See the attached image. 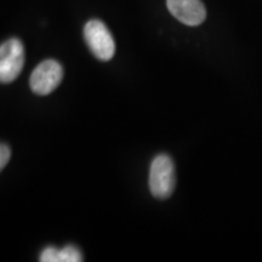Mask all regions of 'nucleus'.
I'll return each mask as SVG.
<instances>
[{
  "label": "nucleus",
  "instance_id": "obj_4",
  "mask_svg": "<svg viewBox=\"0 0 262 262\" xmlns=\"http://www.w3.org/2000/svg\"><path fill=\"white\" fill-rule=\"evenodd\" d=\"M63 79V67L55 60H45L39 63L32 72L29 85L34 94L49 95Z\"/></svg>",
  "mask_w": 262,
  "mask_h": 262
},
{
  "label": "nucleus",
  "instance_id": "obj_7",
  "mask_svg": "<svg viewBox=\"0 0 262 262\" xmlns=\"http://www.w3.org/2000/svg\"><path fill=\"white\" fill-rule=\"evenodd\" d=\"M40 262H60V249H56L55 247H48L41 251L40 257H39Z\"/></svg>",
  "mask_w": 262,
  "mask_h": 262
},
{
  "label": "nucleus",
  "instance_id": "obj_3",
  "mask_svg": "<svg viewBox=\"0 0 262 262\" xmlns=\"http://www.w3.org/2000/svg\"><path fill=\"white\" fill-rule=\"evenodd\" d=\"M84 39L90 51L100 61H110L116 52V42L107 26L100 19H90L84 27Z\"/></svg>",
  "mask_w": 262,
  "mask_h": 262
},
{
  "label": "nucleus",
  "instance_id": "obj_8",
  "mask_svg": "<svg viewBox=\"0 0 262 262\" xmlns=\"http://www.w3.org/2000/svg\"><path fill=\"white\" fill-rule=\"evenodd\" d=\"M10 157H11V150L9 146L5 143H0V171L8 165Z\"/></svg>",
  "mask_w": 262,
  "mask_h": 262
},
{
  "label": "nucleus",
  "instance_id": "obj_6",
  "mask_svg": "<svg viewBox=\"0 0 262 262\" xmlns=\"http://www.w3.org/2000/svg\"><path fill=\"white\" fill-rule=\"evenodd\" d=\"M83 261V254L79 248L74 245H67V247L60 249V262H80Z\"/></svg>",
  "mask_w": 262,
  "mask_h": 262
},
{
  "label": "nucleus",
  "instance_id": "obj_2",
  "mask_svg": "<svg viewBox=\"0 0 262 262\" xmlns=\"http://www.w3.org/2000/svg\"><path fill=\"white\" fill-rule=\"evenodd\" d=\"M25 47L17 38H11L0 45V83L16 80L25 66Z\"/></svg>",
  "mask_w": 262,
  "mask_h": 262
},
{
  "label": "nucleus",
  "instance_id": "obj_5",
  "mask_svg": "<svg viewBox=\"0 0 262 262\" xmlns=\"http://www.w3.org/2000/svg\"><path fill=\"white\" fill-rule=\"evenodd\" d=\"M170 14L187 26H199L206 17L205 6L201 0H166Z\"/></svg>",
  "mask_w": 262,
  "mask_h": 262
},
{
  "label": "nucleus",
  "instance_id": "obj_1",
  "mask_svg": "<svg viewBox=\"0 0 262 262\" xmlns=\"http://www.w3.org/2000/svg\"><path fill=\"white\" fill-rule=\"evenodd\" d=\"M149 191L158 199H168L175 188V165L168 155H158L150 163Z\"/></svg>",
  "mask_w": 262,
  "mask_h": 262
}]
</instances>
